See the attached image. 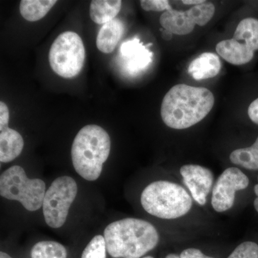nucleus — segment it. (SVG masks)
<instances>
[{
	"instance_id": "obj_31",
	"label": "nucleus",
	"mask_w": 258,
	"mask_h": 258,
	"mask_svg": "<svg viewBox=\"0 0 258 258\" xmlns=\"http://www.w3.org/2000/svg\"><path fill=\"white\" fill-rule=\"evenodd\" d=\"M165 258H181L176 254H169Z\"/></svg>"
},
{
	"instance_id": "obj_14",
	"label": "nucleus",
	"mask_w": 258,
	"mask_h": 258,
	"mask_svg": "<svg viewBox=\"0 0 258 258\" xmlns=\"http://www.w3.org/2000/svg\"><path fill=\"white\" fill-rule=\"evenodd\" d=\"M24 139L21 134L9 128L0 129V161L8 163L15 160L23 152Z\"/></svg>"
},
{
	"instance_id": "obj_20",
	"label": "nucleus",
	"mask_w": 258,
	"mask_h": 258,
	"mask_svg": "<svg viewBox=\"0 0 258 258\" xmlns=\"http://www.w3.org/2000/svg\"><path fill=\"white\" fill-rule=\"evenodd\" d=\"M186 13L190 20L195 24V25L205 26L212 20L215 15V5L212 3H202L186 10Z\"/></svg>"
},
{
	"instance_id": "obj_24",
	"label": "nucleus",
	"mask_w": 258,
	"mask_h": 258,
	"mask_svg": "<svg viewBox=\"0 0 258 258\" xmlns=\"http://www.w3.org/2000/svg\"><path fill=\"white\" fill-rule=\"evenodd\" d=\"M10 113L8 107L3 101L0 102V129L8 127Z\"/></svg>"
},
{
	"instance_id": "obj_18",
	"label": "nucleus",
	"mask_w": 258,
	"mask_h": 258,
	"mask_svg": "<svg viewBox=\"0 0 258 258\" xmlns=\"http://www.w3.org/2000/svg\"><path fill=\"white\" fill-rule=\"evenodd\" d=\"M232 163L249 170H258V137L251 147L236 149L230 156Z\"/></svg>"
},
{
	"instance_id": "obj_32",
	"label": "nucleus",
	"mask_w": 258,
	"mask_h": 258,
	"mask_svg": "<svg viewBox=\"0 0 258 258\" xmlns=\"http://www.w3.org/2000/svg\"><path fill=\"white\" fill-rule=\"evenodd\" d=\"M142 258H154V257H152V256H147V257H142Z\"/></svg>"
},
{
	"instance_id": "obj_7",
	"label": "nucleus",
	"mask_w": 258,
	"mask_h": 258,
	"mask_svg": "<svg viewBox=\"0 0 258 258\" xmlns=\"http://www.w3.org/2000/svg\"><path fill=\"white\" fill-rule=\"evenodd\" d=\"M78 191L77 183L71 176H59L52 181L46 190L42 207L44 219L49 227L58 229L64 225Z\"/></svg>"
},
{
	"instance_id": "obj_15",
	"label": "nucleus",
	"mask_w": 258,
	"mask_h": 258,
	"mask_svg": "<svg viewBox=\"0 0 258 258\" xmlns=\"http://www.w3.org/2000/svg\"><path fill=\"white\" fill-rule=\"evenodd\" d=\"M159 23L164 30L177 35H188L195 28V24L190 20L186 11L173 9L164 12L159 18Z\"/></svg>"
},
{
	"instance_id": "obj_22",
	"label": "nucleus",
	"mask_w": 258,
	"mask_h": 258,
	"mask_svg": "<svg viewBox=\"0 0 258 258\" xmlns=\"http://www.w3.org/2000/svg\"><path fill=\"white\" fill-rule=\"evenodd\" d=\"M227 258H258V244L253 242H244L237 246Z\"/></svg>"
},
{
	"instance_id": "obj_5",
	"label": "nucleus",
	"mask_w": 258,
	"mask_h": 258,
	"mask_svg": "<svg viewBox=\"0 0 258 258\" xmlns=\"http://www.w3.org/2000/svg\"><path fill=\"white\" fill-rule=\"evenodd\" d=\"M46 192L43 180L30 179L22 166L15 165L0 176V195L11 201H17L30 212L40 210Z\"/></svg>"
},
{
	"instance_id": "obj_28",
	"label": "nucleus",
	"mask_w": 258,
	"mask_h": 258,
	"mask_svg": "<svg viewBox=\"0 0 258 258\" xmlns=\"http://www.w3.org/2000/svg\"><path fill=\"white\" fill-rule=\"evenodd\" d=\"M254 194H255L256 197L257 198H255L254 201V209H255L256 211L258 212V184H256L254 187Z\"/></svg>"
},
{
	"instance_id": "obj_12",
	"label": "nucleus",
	"mask_w": 258,
	"mask_h": 258,
	"mask_svg": "<svg viewBox=\"0 0 258 258\" xmlns=\"http://www.w3.org/2000/svg\"><path fill=\"white\" fill-rule=\"evenodd\" d=\"M124 30V24L119 18L105 24L97 35V48L103 53H111L123 37Z\"/></svg>"
},
{
	"instance_id": "obj_10",
	"label": "nucleus",
	"mask_w": 258,
	"mask_h": 258,
	"mask_svg": "<svg viewBox=\"0 0 258 258\" xmlns=\"http://www.w3.org/2000/svg\"><path fill=\"white\" fill-rule=\"evenodd\" d=\"M180 174L194 200L200 205H205L213 184L214 175L212 171L204 166L187 164L181 166Z\"/></svg>"
},
{
	"instance_id": "obj_4",
	"label": "nucleus",
	"mask_w": 258,
	"mask_h": 258,
	"mask_svg": "<svg viewBox=\"0 0 258 258\" xmlns=\"http://www.w3.org/2000/svg\"><path fill=\"white\" fill-rule=\"evenodd\" d=\"M141 204L149 215L164 220H173L189 212L192 200L180 185L171 181H157L143 190Z\"/></svg>"
},
{
	"instance_id": "obj_16",
	"label": "nucleus",
	"mask_w": 258,
	"mask_h": 258,
	"mask_svg": "<svg viewBox=\"0 0 258 258\" xmlns=\"http://www.w3.org/2000/svg\"><path fill=\"white\" fill-rule=\"evenodd\" d=\"M121 5L120 0H93L90 5V17L95 23L105 25L115 18Z\"/></svg>"
},
{
	"instance_id": "obj_23",
	"label": "nucleus",
	"mask_w": 258,
	"mask_h": 258,
	"mask_svg": "<svg viewBox=\"0 0 258 258\" xmlns=\"http://www.w3.org/2000/svg\"><path fill=\"white\" fill-rule=\"evenodd\" d=\"M141 6L147 12H165L172 9L167 0H142Z\"/></svg>"
},
{
	"instance_id": "obj_30",
	"label": "nucleus",
	"mask_w": 258,
	"mask_h": 258,
	"mask_svg": "<svg viewBox=\"0 0 258 258\" xmlns=\"http://www.w3.org/2000/svg\"><path fill=\"white\" fill-rule=\"evenodd\" d=\"M0 258H12L11 256L9 255L8 253H6V252H3V251H1V252H0Z\"/></svg>"
},
{
	"instance_id": "obj_11",
	"label": "nucleus",
	"mask_w": 258,
	"mask_h": 258,
	"mask_svg": "<svg viewBox=\"0 0 258 258\" xmlns=\"http://www.w3.org/2000/svg\"><path fill=\"white\" fill-rule=\"evenodd\" d=\"M152 60V52L138 38H134L120 45V64L129 75L136 76L145 71Z\"/></svg>"
},
{
	"instance_id": "obj_2",
	"label": "nucleus",
	"mask_w": 258,
	"mask_h": 258,
	"mask_svg": "<svg viewBox=\"0 0 258 258\" xmlns=\"http://www.w3.org/2000/svg\"><path fill=\"white\" fill-rule=\"evenodd\" d=\"M103 236L107 252L113 258H141L157 247L159 234L150 222L122 219L107 225Z\"/></svg>"
},
{
	"instance_id": "obj_3",
	"label": "nucleus",
	"mask_w": 258,
	"mask_h": 258,
	"mask_svg": "<svg viewBox=\"0 0 258 258\" xmlns=\"http://www.w3.org/2000/svg\"><path fill=\"white\" fill-rule=\"evenodd\" d=\"M111 148V138L105 129L95 124L83 127L75 137L71 148L75 170L86 181H96L109 157Z\"/></svg>"
},
{
	"instance_id": "obj_9",
	"label": "nucleus",
	"mask_w": 258,
	"mask_h": 258,
	"mask_svg": "<svg viewBox=\"0 0 258 258\" xmlns=\"http://www.w3.org/2000/svg\"><path fill=\"white\" fill-rule=\"evenodd\" d=\"M217 53L230 64L242 66L253 59L258 50L254 42L243 32L236 30L233 37L222 40L216 46Z\"/></svg>"
},
{
	"instance_id": "obj_8",
	"label": "nucleus",
	"mask_w": 258,
	"mask_h": 258,
	"mask_svg": "<svg viewBox=\"0 0 258 258\" xmlns=\"http://www.w3.org/2000/svg\"><path fill=\"white\" fill-rule=\"evenodd\" d=\"M249 182L248 177L237 168L226 169L212 190V208L217 212L230 210L235 203L236 191L246 189Z\"/></svg>"
},
{
	"instance_id": "obj_17",
	"label": "nucleus",
	"mask_w": 258,
	"mask_h": 258,
	"mask_svg": "<svg viewBox=\"0 0 258 258\" xmlns=\"http://www.w3.org/2000/svg\"><path fill=\"white\" fill-rule=\"evenodd\" d=\"M57 3L56 0H22L20 14L29 22L41 20Z\"/></svg>"
},
{
	"instance_id": "obj_21",
	"label": "nucleus",
	"mask_w": 258,
	"mask_h": 258,
	"mask_svg": "<svg viewBox=\"0 0 258 258\" xmlns=\"http://www.w3.org/2000/svg\"><path fill=\"white\" fill-rule=\"evenodd\" d=\"M107 252L104 236L97 235L83 249L81 258H106Z\"/></svg>"
},
{
	"instance_id": "obj_26",
	"label": "nucleus",
	"mask_w": 258,
	"mask_h": 258,
	"mask_svg": "<svg viewBox=\"0 0 258 258\" xmlns=\"http://www.w3.org/2000/svg\"><path fill=\"white\" fill-rule=\"evenodd\" d=\"M247 113L249 119L258 125V98L249 104Z\"/></svg>"
},
{
	"instance_id": "obj_6",
	"label": "nucleus",
	"mask_w": 258,
	"mask_h": 258,
	"mask_svg": "<svg viewBox=\"0 0 258 258\" xmlns=\"http://www.w3.org/2000/svg\"><path fill=\"white\" fill-rule=\"evenodd\" d=\"M86 50L81 37L74 32L60 34L52 43L49 62L56 74L64 79H74L82 71Z\"/></svg>"
},
{
	"instance_id": "obj_19",
	"label": "nucleus",
	"mask_w": 258,
	"mask_h": 258,
	"mask_svg": "<svg viewBox=\"0 0 258 258\" xmlns=\"http://www.w3.org/2000/svg\"><path fill=\"white\" fill-rule=\"evenodd\" d=\"M31 258H67V249L56 241L44 240L34 244L30 251Z\"/></svg>"
},
{
	"instance_id": "obj_13",
	"label": "nucleus",
	"mask_w": 258,
	"mask_h": 258,
	"mask_svg": "<svg viewBox=\"0 0 258 258\" xmlns=\"http://www.w3.org/2000/svg\"><path fill=\"white\" fill-rule=\"evenodd\" d=\"M221 69V61L218 55L212 52H205L191 61L187 72L194 79L201 81L215 77Z\"/></svg>"
},
{
	"instance_id": "obj_29",
	"label": "nucleus",
	"mask_w": 258,
	"mask_h": 258,
	"mask_svg": "<svg viewBox=\"0 0 258 258\" xmlns=\"http://www.w3.org/2000/svg\"><path fill=\"white\" fill-rule=\"evenodd\" d=\"M163 37H164V39H166V40H167L166 37H168V40H169V39H171V32L167 31V30H164V32H163Z\"/></svg>"
},
{
	"instance_id": "obj_27",
	"label": "nucleus",
	"mask_w": 258,
	"mask_h": 258,
	"mask_svg": "<svg viewBox=\"0 0 258 258\" xmlns=\"http://www.w3.org/2000/svg\"><path fill=\"white\" fill-rule=\"evenodd\" d=\"M205 3V1L204 0H183L182 3L184 5H198L202 4V3Z\"/></svg>"
},
{
	"instance_id": "obj_1",
	"label": "nucleus",
	"mask_w": 258,
	"mask_h": 258,
	"mask_svg": "<svg viewBox=\"0 0 258 258\" xmlns=\"http://www.w3.org/2000/svg\"><path fill=\"white\" fill-rule=\"evenodd\" d=\"M215 104L213 93L206 88L178 84L163 99L161 115L169 128L181 130L203 120Z\"/></svg>"
},
{
	"instance_id": "obj_25",
	"label": "nucleus",
	"mask_w": 258,
	"mask_h": 258,
	"mask_svg": "<svg viewBox=\"0 0 258 258\" xmlns=\"http://www.w3.org/2000/svg\"><path fill=\"white\" fill-rule=\"evenodd\" d=\"M181 258H215L209 257L203 254L200 249L195 248H189L184 249L180 254Z\"/></svg>"
}]
</instances>
